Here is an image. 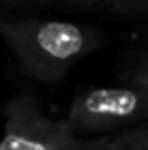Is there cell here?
I'll list each match as a JSON object with an SVG mask.
<instances>
[{
    "label": "cell",
    "mask_w": 148,
    "mask_h": 150,
    "mask_svg": "<svg viewBox=\"0 0 148 150\" xmlns=\"http://www.w3.org/2000/svg\"><path fill=\"white\" fill-rule=\"evenodd\" d=\"M21 6V2H15V0H0V21L8 17H13L15 8Z\"/></svg>",
    "instance_id": "8"
},
{
    "label": "cell",
    "mask_w": 148,
    "mask_h": 150,
    "mask_svg": "<svg viewBox=\"0 0 148 150\" xmlns=\"http://www.w3.org/2000/svg\"><path fill=\"white\" fill-rule=\"evenodd\" d=\"M65 120L80 135H116L148 120V89L135 84L85 86L68 106Z\"/></svg>",
    "instance_id": "2"
},
{
    "label": "cell",
    "mask_w": 148,
    "mask_h": 150,
    "mask_svg": "<svg viewBox=\"0 0 148 150\" xmlns=\"http://www.w3.org/2000/svg\"><path fill=\"white\" fill-rule=\"evenodd\" d=\"M57 6L80 13L110 17L135 27H148V0H68Z\"/></svg>",
    "instance_id": "4"
},
{
    "label": "cell",
    "mask_w": 148,
    "mask_h": 150,
    "mask_svg": "<svg viewBox=\"0 0 148 150\" xmlns=\"http://www.w3.org/2000/svg\"><path fill=\"white\" fill-rule=\"evenodd\" d=\"M4 131L0 150H78L82 141L67 120L46 112L40 97L23 89L0 108Z\"/></svg>",
    "instance_id": "3"
},
{
    "label": "cell",
    "mask_w": 148,
    "mask_h": 150,
    "mask_svg": "<svg viewBox=\"0 0 148 150\" xmlns=\"http://www.w3.org/2000/svg\"><path fill=\"white\" fill-rule=\"evenodd\" d=\"M82 150H142L137 144L129 143L122 135H106V137H95V139H84Z\"/></svg>",
    "instance_id": "6"
},
{
    "label": "cell",
    "mask_w": 148,
    "mask_h": 150,
    "mask_svg": "<svg viewBox=\"0 0 148 150\" xmlns=\"http://www.w3.org/2000/svg\"><path fill=\"white\" fill-rule=\"evenodd\" d=\"M0 36L21 72L42 84L65 80L74 65L110 44L101 27L48 17H8Z\"/></svg>",
    "instance_id": "1"
},
{
    "label": "cell",
    "mask_w": 148,
    "mask_h": 150,
    "mask_svg": "<svg viewBox=\"0 0 148 150\" xmlns=\"http://www.w3.org/2000/svg\"><path fill=\"white\" fill-rule=\"evenodd\" d=\"M118 135H122L123 139H127L129 143L137 144L139 148L148 150V120L142 122V124H139L137 127H131V129H125V131L118 133Z\"/></svg>",
    "instance_id": "7"
},
{
    "label": "cell",
    "mask_w": 148,
    "mask_h": 150,
    "mask_svg": "<svg viewBox=\"0 0 148 150\" xmlns=\"http://www.w3.org/2000/svg\"><path fill=\"white\" fill-rule=\"evenodd\" d=\"M120 80L122 84H135L139 88L148 89V44L127 55Z\"/></svg>",
    "instance_id": "5"
},
{
    "label": "cell",
    "mask_w": 148,
    "mask_h": 150,
    "mask_svg": "<svg viewBox=\"0 0 148 150\" xmlns=\"http://www.w3.org/2000/svg\"><path fill=\"white\" fill-rule=\"evenodd\" d=\"M82 143H84V141H82ZM78 150H82V146H80V148H78Z\"/></svg>",
    "instance_id": "9"
}]
</instances>
